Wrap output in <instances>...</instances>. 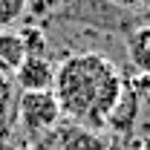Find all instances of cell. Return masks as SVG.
Wrapping results in <instances>:
<instances>
[{"label": "cell", "instance_id": "obj_1", "mask_svg": "<svg viewBox=\"0 0 150 150\" xmlns=\"http://www.w3.org/2000/svg\"><path fill=\"white\" fill-rule=\"evenodd\" d=\"M124 84L127 81L121 78L118 67L104 52H81L61 61L52 93L67 118L95 130L107 124Z\"/></svg>", "mask_w": 150, "mask_h": 150}, {"label": "cell", "instance_id": "obj_2", "mask_svg": "<svg viewBox=\"0 0 150 150\" xmlns=\"http://www.w3.org/2000/svg\"><path fill=\"white\" fill-rule=\"evenodd\" d=\"M15 110H18V121L29 133L52 130V127L58 124V118L64 115L52 90H43V93H20Z\"/></svg>", "mask_w": 150, "mask_h": 150}, {"label": "cell", "instance_id": "obj_3", "mask_svg": "<svg viewBox=\"0 0 150 150\" xmlns=\"http://www.w3.org/2000/svg\"><path fill=\"white\" fill-rule=\"evenodd\" d=\"M55 64L46 55H26L23 64L15 69V84L20 93H43L55 87Z\"/></svg>", "mask_w": 150, "mask_h": 150}, {"label": "cell", "instance_id": "obj_4", "mask_svg": "<svg viewBox=\"0 0 150 150\" xmlns=\"http://www.w3.org/2000/svg\"><path fill=\"white\" fill-rule=\"evenodd\" d=\"M124 52L142 75H150V26H136L124 38Z\"/></svg>", "mask_w": 150, "mask_h": 150}, {"label": "cell", "instance_id": "obj_5", "mask_svg": "<svg viewBox=\"0 0 150 150\" xmlns=\"http://www.w3.org/2000/svg\"><path fill=\"white\" fill-rule=\"evenodd\" d=\"M136 112H139V95H136V90H133V84H124V90H121V95H118V101H115V107H112L107 124H110L112 130L124 133V130L133 127Z\"/></svg>", "mask_w": 150, "mask_h": 150}, {"label": "cell", "instance_id": "obj_6", "mask_svg": "<svg viewBox=\"0 0 150 150\" xmlns=\"http://www.w3.org/2000/svg\"><path fill=\"white\" fill-rule=\"evenodd\" d=\"M26 58L23 38L15 29H0V72H15Z\"/></svg>", "mask_w": 150, "mask_h": 150}, {"label": "cell", "instance_id": "obj_7", "mask_svg": "<svg viewBox=\"0 0 150 150\" xmlns=\"http://www.w3.org/2000/svg\"><path fill=\"white\" fill-rule=\"evenodd\" d=\"M61 150H107V142L101 139V133L75 124L72 130L61 139Z\"/></svg>", "mask_w": 150, "mask_h": 150}, {"label": "cell", "instance_id": "obj_8", "mask_svg": "<svg viewBox=\"0 0 150 150\" xmlns=\"http://www.w3.org/2000/svg\"><path fill=\"white\" fill-rule=\"evenodd\" d=\"M26 15V0H0V29H12Z\"/></svg>", "mask_w": 150, "mask_h": 150}, {"label": "cell", "instance_id": "obj_9", "mask_svg": "<svg viewBox=\"0 0 150 150\" xmlns=\"http://www.w3.org/2000/svg\"><path fill=\"white\" fill-rule=\"evenodd\" d=\"M23 46H26V55H46V38L40 29H23Z\"/></svg>", "mask_w": 150, "mask_h": 150}, {"label": "cell", "instance_id": "obj_10", "mask_svg": "<svg viewBox=\"0 0 150 150\" xmlns=\"http://www.w3.org/2000/svg\"><path fill=\"white\" fill-rule=\"evenodd\" d=\"M64 6V0H26V12L32 18H52L58 9Z\"/></svg>", "mask_w": 150, "mask_h": 150}, {"label": "cell", "instance_id": "obj_11", "mask_svg": "<svg viewBox=\"0 0 150 150\" xmlns=\"http://www.w3.org/2000/svg\"><path fill=\"white\" fill-rule=\"evenodd\" d=\"M9 107H12V81L0 75V115H6Z\"/></svg>", "mask_w": 150, "mask_h": 150}, {"label": "cell", "instance_id": "obj_12", "mask_svg": "<svg viewBox=\"0 0 150 150\" xmlns=\"http://www.w3.org/2000/svg\"><path fill=\"white\" fill-rule=\"evenodd\" d=\"M112 3H115V6H124V9H139L144 0H112Z\"/></svg>", "mask_w": 150, "mask_h": 150}]
</instances>
